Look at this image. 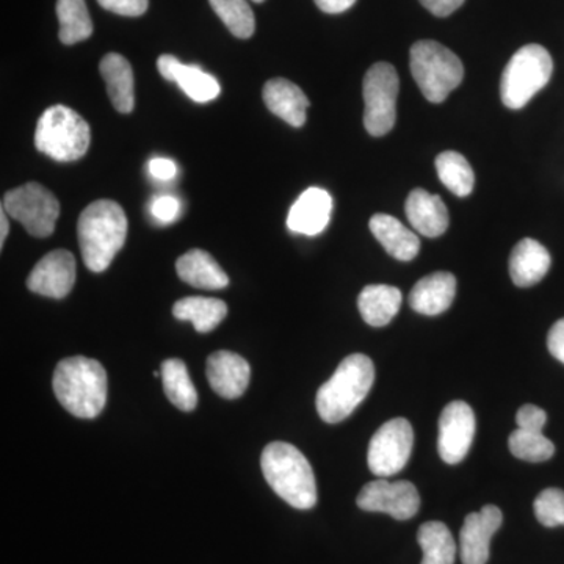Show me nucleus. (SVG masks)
<instances>
[{"label": "nucleus", "instance_id": "obj_29", "mask_svg": "<svg viewBox=\"0 0 564 564\" xmlns=\"http://www.w3.org/2000/svg\"><path fill=\"white\" fill-rule=\"evenodd\" d=\"M437 176L454 195L466 198L474 191L475 176L467 159L456 151H445L436 159Z\"/></svg>", "mask_w": 564, "mask_h": 564}, {"label": "nucleus", "instance_id": "obj_39", "mask_svg": "<svg viewBox=\"0 0 564 564\" xmlns=\"http://www.w3.org/2000/svg\"><path fill=\"white\" fill-rule=\"evenodd\" d=\"M150 173L155 177V180L170 181L176 176L177 169L173 161L159 158L152 159L150 162Z\"/></svg>", "mask_w": 564, "mask_h": 564}, {"label": "nucleus", "instance_id": "obj_5", "mask_svg": "<svg viewBox=\"0 0 564 564\" xmlns=\"http://www.w3.org/2000/svg\"><path fill=\"white\" fill-rule=\"evenodd\" d=\"M410 68L415 84L430 102L441 104L462 85V61L437 41L422 40L410 52Z\"/></svg>", "mask_w": 564, "mask_h": 564}, {"label": "nucleus", "instance_id": "obj_34", "mask_svg": "<svg viewBox=\"0 0 564 564\" xmlns=\"http://www.w3.org/2000/svg\"><path fill=\"white\" fill-rule=\"evenodd\" d=\"M516 422H518L519 429L543 433L545 422H547V414L540 406L524 404L516 414Z\"/></svg>", "mask_w": 564, "mask_h": 564}, {"label": "nucleus", "instance_id": "obj_6", "mask_svg": "<svg viewBox=\"0 0 564 564\" xmlns=\"http://www.w3.org/2000/svg\"><path fill=\"white\" fill-rule=\"evenodd\" d=\"M90 141V126L69 107H51L36 124V150L57 162L79 161L87 154Z\"/></svg>", "mask_w": 564, "mask_h": 564}, {"label": "nucleus", "instance_id": "obj_14", "mask_svg": "<svg viewBox=\"0 0 564 564\" xmlns=\"http://www.w3.org/2000/svg\"><path fill=\"white\" fill-rule=\"evenodd\" d=\"M503 522V514L496 505H485L478 513L467 514L459 533V552L463 564H486L489 544Z\"/></svg>", "mask_w": 564, "mask_h": 564}, {"label": "nucleus", "instance_id": "obj_12", "mask_svg": "<svg viewBox=\"0 0 564 564\" xmlns=\"http://www.w3.org/2000/svg\"><path fill=\"white\" fill-rule=\"evenodd\" d=\"M475 436V414L473 408L463 400H455L444 408L440 417L437 452L447 464H458L466 458L473 447Z\"/></svg>", "mask_w": 564, "mask_h": 564}, {"label": "nucleus", "instance_id": "obj_1", "mask_svg": "<svg viewBox=\"0 0 564 564\" xmlns=\"http://www.w3.org/2000/svg\"><path fill=\"white\" fill-rule=\"evenodd\" d=\"M77 236L87 269L95 273L106 272L128 237L124 210L110 199L91 203L80 214Z\"/></svg>", "mask_w": 564, "mask_h": 564}, {"label": "nucleus", "instance_id": "obj_3", "mask_svg": "<svg viewBox=\"0 0 564 564\" xmlns=\"http://www.w3.org/2000/svg\"><path fill=\"white\" fill-rule=\"evenodd\" d=\"M52 384L58 402L76 417H96L106 406L107 373L95 359L85 356L63 359Z\"/></svg>", "mask_w": 564, "mask_h": 564}, {"label": "nucleus", "instance_id": "obj_30", "mask_svg": "<svg viewBox=\"0 0 564 564\" xmlns=\"http://www.w3.org/2000/svg\"><path fill=\"white\" fill-rule=\"evenodd\" d=\"M57 17L61 21V41L63 44H76L90 39L93 22L85 0H58Z\"/></svg>", "mask_w": 564, "mask_h": 564}, {"label": "nucleus", "instance_id": "obj_41", "mask_svg": "<svg viewBox=\"0 0 564 564\" xmlns=\"http://www.w3.org/2000/svg\"><path fill=\"white\" fill-rule=\"evenodd\" d=\"M7 212L2 209V212H0V229H2V231H0V245H2L3 247V243H6V240H7V236H9V231H10V225H9V220H7Z\"/></svg>", "mask_w": 564, "mask_h": 564}, {"label": "nucleus", "instance_id": "obj_25", "mask_svg": "<svg viewBox=\"0 0 564 564\" xmlns=\"http://www.w3.org/2000/svg\"><path fill=\"white\" fill-rule=\"evenodd\" d=\"M99 70L106 80L107 93L115 109L120 113H131L135 107L131 63L120 54H107L99 65Z\"/></svg>", "mask_w": 564, "mask_h": 564}, {"label": "nucleus", "instance_id": "obj_7", "mask_svg": "<svg viewBox=\"0 0 564 564\" xmlns=\"http://www.w3.org/2000/svg\"><path fill=\"white\" fill-rule=\"evenodd\" d=\"M554 73L551 54L540 44L521 47L505 66L500 96L505 107L519 110L543 90Z\"/></svg>", "mask_w": 564, "mask_h": 564}, {"label": "nucleus", "instance_id": "obj_2", "mask_svg": "<svg viewBox=\"0 0 564 564\" xmlns=\"http://www.w3.org/2000/svg\"><path fill=\"white\" fill-rule=\"evenodd\" d=\"M261 467L267 484L284 502L296 510H311L317 503V484L306 456L288 443H272L263 448Z\"/></svg>", "mask_w": 564, "mask_h": 564}, {"label": "nucleus", "instance_id": "obj_22", "mask_svg": "<svg viewBox=\"0 0 564 564\" xmlns=\"http://www.w3.org/2000/svg\"><path fill=\"white\" fill-rule=\"evenodd\" d=\"M551 262V254L538 240H521L510 256L511 280L518 288H532L547 274Z\"/></svg>", "mask_w": 564, "mask_h": 564}, {"label": "nucleus", "instance_id": "obj_35", "mask_svg": "<svg viewBox=\"0 0 564 564\" xmlns=\"http://www.w3.org/2000/svg\"><path fill=\"white\" fill-rule=\"evenodd\" d=\"M102 9L121 17L137 18L147 13L148 0H98Z\"/></svg>", "mask_w": 564, "mask_h": 564}, {"label": "nucleus", "instance_id": "obj_24", "mask_svg": "<svg viewBox=\"0 0 564 564\" xmlns=\"http://www.w3.org/2000/svg\"><path fill=\"white\" fill-rule=\"evenodd\" d=\"M402 306V292L393 285L372 284L358 296L359 313L367 325L381 328L389 325Z\"/></svg>", "mask_w": 564, "mask_h": 564}, {"label": "nucleus", "instance_id": "obj_10", "mask_svg": "<svg viewBox=\"0 0 564 564\" xmlns=\"http://www.w3.org/2000/svg\"><path fill=\"white\" fill-rule=\"evenodd\" d=\"M413 443V426L406 419L397 417L386 422L370 441L367 455L369 469L381 478L399 474L410 462Z\"/></svg>", "mask_w": 564, "mask_h": 564}, {"label": "nucleus", "instance_id": "obj_4", "mask_svg": "<svg viewBox=\"0 0 564 564\" xmlns=\"http://www.w3.org/2000/svg\"><path fill=\"white\" fill-rule=\"evenodd\" d=\"M375 381V367L369 356L355 352L347 356L333 377L318 389V415L326 423L345 421L369 395Z\"/></svg>", "mask_w": 564, "mask_h": 564}, {"label": "nucleus", "instance_id": "obj_33", "mask_svg": "<svg viewBox=\"0 0 564 564\" xmlns=\"http://www.w3.org/2000/svg\"><path fill=\"white\" fill-rule=\"evenodd\" d=\"M533 510L540 524L549 529L564 525V491L558 488L544 489L534 500Z\"/></svg>", "mask_w": 564, "mask_h": 564}, {"label": "nucleus", "instance_id": "obj_40", "mask_svg": "<svg viewBox=\"0 0 564 564\" xmlns=\"http://www.w3.org/2000/svg\"><path fill=\"white\" fill-rule=\"evenodd\" d=\"M314 2L323 13L339 14L350 10L356 0H314Z\"/></svg>", "mask_w": 564, "mask_h": 564}, {"label": "nucleus", "instance_id": "obj_8", "mask_svg": "<svg viewBox=\"0 0 564 564\" xmlns=\"http://www.w3.org/2000/svg\"><path fill=\"white\" fill-rule=\"evenodd\" d=\"M399 74L391 63H375L364 77V126L372 137H383L392 131L397 120Z\"/></svg>", "mask_w": 564, "mask_h": 564}, {"label": "nucleus", "instance_id": "obj_16", "mask_svg": "<svg viewBox=\"0 0 564 564\" xmlns=\"http://www.w3.org/2000/svg\"><path fill=\"white\" fill-rule=\"evenodd\" d=\"M158 68L163 79L176 82L181 90L195 102H210L220 96L218 80L198 65H184L174 55L165 54L159 57Z\"/></svg>", "mask_w": 564, "mask_h": 564}, {"label": "nucleus", "instance_id": "obj_26", "mask_svg": "<svg viewBox=\"0 0 564 564\" xmlns=\"http://www.w3.org/2000/svg\"><path fill=\"white\" fill-rule=\"evenodd\" d=\"M173 315L177 321L192 322L198 333H210L225 321L228 306L221 300L188 296L174 304Z\"/></svg>", "mask_w": 564, "mask_h": 564}, {"label": "nucleus", "instance_id": "obj_23", "mask_svg": "<svg viewBox=\"0 0 564 564\" xmlns=\"http://www.w3.org/2000/svg\"><path fill=\"white\" fill-rule=\"evenodd\" d=\"M176 270L181 280L193 288L217 291L229 284L228 274L221 269L220 263L215 261L209 252L203 250L185 252L177 259Z\"/></svg>", "mask_w": 564, "mask_h": 564}, {"label": "nucleus", "instance_id": "obj_27", "mask_svg": "<svg viewBox=\"0 0 564 564\" xmlns=\"http://www.w3.org/2000/svg\"><path fill=\"white\" fill-rule=\"evenodd\" d=\"M163 391L177 410L191 413L198 404V393L188 375L187 366L181 359H166L162 364Z\"/></svg>", "mask_w": 564, "mask_h": 564}, {"label": "nucleus", "instance_id": "obj_17", "mask_svg": "<svg viewBox=\"0 0 564 564\" xmlns=\"http://www.w3.org/2000/svg\"><path fill=\"white\" fill-rule=\"evenodd\" d=\"M333 198L323 188H307L289 212L288 226L292 232L317 236L332 220Z\"/></svg>", "mask_w": 564, "mask_h": 564}, {"label": "nucleus", "instance_id": "obj_20", "mask_svg": "<svg viewBox=\"0 0 564 564\" xmlns=\"http://www.w3.org/2000/svg\"><path fill=\"white\" fill-rule=\"evenodd\" d=\"M456 278L448 272H437L422 278L410 293V306L415 313L440 315L454 303Z\"/></svg>", "mask_w": 564, "mask_h": 564}, {"label": "nucleus", "instance_id": "obj_38", "mask_svg": "<svg viewBox=\"0 0 564 564\" xmlns=\"http://www.w3.org/2000/svg\"><path fill=\"white\" fill-rule=\"evenodd\" d=\"M430 13L437 18L451 17L466 0H419Z\"/></svg>", "mask_w": 564, "mask_h": 564}, {"label": "nucleus", "instance_id": "obj_28", "mask_svg": "<svg viewBox=\"0 0 564 564\" xmlns=\"http://www.w3.org/2000/svg\"><path fill=\"white\" fill-rule=\"evenodd\" d=\"M419 545L422 547L421 564H454L456 543L448 527L443 522H425L419 529Z\"/></svg>", "mask_w": 564, "mask_h": 564}, {"label": "nucleus", "instance_id": "obj_36", "mask_svg": "<svg viewBox=\"0 0 564 564\" xmlns=\"http://www.w3.org/2000/svg\"><path fill=\"white\" fill-rule=\"evenodd\" d=\"M181 204L173 196H159L152 202L151 214L161 223H173L180 215Z\"/></svg>", "mask_w": 564, "mask_h": 564}, {"label": "nucleus", "instance_id": "obj_11", "mask_svg": "<svg viewBox=\"0 0 564 564\" xmlns=\"http://www.w3.org/2000/svg\"><path fill=\"white\" fill-rule=\"evenodd\" d=\"M356 503L364 511L386 513L397 521H408L417 514L421 496L411 481L380 478L364 486Z\"/></svg>", "mask_w": 564, "mask_h": 564}, {"label": "nucleus", "instance_id": "obj_21", "mask_svg": "<svg viewBox=\"0 0 564 564\" xmlns=\"http://www.w3.org/2000/svg\"><path fill=\"white\" fill-rule=\"evenodd\" d=\"M370 231L386 251L397 261L410 262L417 258L421 251V240L417 234L408 229L391 215L377 214L370 218Z\"/></svg>", "mask_w": 564, "mask_h": 564}, {"label": "nucleus", "instance_id": "obj_32", "mask_svg": "<svg viewBox=\"0 0 564 564\" xmlns=\"http://www.w3.org/2000/svg\"><path fill=\"white\" fill-rule=\"evenodd\" d=\"M508 447L516 458L529 463H544L555 454V445L543 433L522 429L510 434Z\"/></svg>", "mask_w": 564, "mask_h": 564}, {"label": "nucleus", "instance_id": "obj_15", "mask_svg": "<svg viewBox=\"0 0 564 564\" xmlns=\"http://www.w3.org/2000/svg\"><path fill=\"white\" fill-rule=\"evenodd\" d=\"M206 373L212 389L226 400L239 399L250 384V364L232 351L212 352Z\"/></svg>", "mask_w": 564, "mask_h": 564}, {"label": "nucleus", "instance_id": "obj_13", "mask_svg": "<svg viewBox=\"0 0 564 564\" xmlns=\"http://www.w3.org/2000/svg\"><path fill=\"white\" fill-rule=\"evenodd\" d=\"M76 282V259L66 250L51 251L29 274L28 288L47 299L62 300Z\"/></svg>", "mask_w": 564, "mask_h": 564}, {"label": "nucleus", "instance_id": "obj_37", "mask_svg": "<svg viewBox=\"0 0 564 564\" xmlns=\"http://www.w3.org/2000/svg\"><path fill=\"white\" fill-rule=\"evenodd\" d=\"M547 348L555 359L564 364V318L556 322L549 332Z\"/></svg>", "mask_w": 564, "mask_h": 564}, {"label": "nucleus", "instance_id": "obj_18", "mask_svg": "<svg viewBox=\"0 0 564 564\" xmlns=\"http://www.w3.org/2000/svg\"><path fill=\"white\" fill-rule=\"evenodd\" d=\"M408 221L414 231L429 239L443 236L448 229V210L441 196L415 188L404 204Z\"/></svg>", "mask_w": 564, "mask_h": 564}, {"label": "nucleus", "instance_id": "obj_31", "mask_svg": "<svg viewBox=\"0 0 564 564\" xmlns=\"http://www.w3.org/2000/svg\"><path fill=\"white\" fill-rule=\"evenodd\" d=\"M209 2L234 36L240 40L252 36L256 31V20L248 0H209Z\"/></svg>", "mask_w": 564, "mask_h": 564}, {"label": "nucleus", "instance_id": "obj_19", "mask_svg": "<svg viewBox=\"0 0 564 564\" xmlns=\"http://www.w3.org/2000/svg\"><path fill=\"white\" fill-rule=\"evenodd\" d=\"M262 96L267 109L281 120L289 122L293 128H302L306 122L310 99L299 85L278 77V79L267 82Z\"/></svg>", "mask_w": 564, "mask_h": 564}, {"label": "nucleus", "instance_id": "obj_42", "mask_svg": "<svg viewBox=\"0 0 564 564\" xmlns=\"http://www.w3.org/2000/svg\"><path fill=\"white\" fill-rule=\"evenodd\" d=\"M252 2H256V3H262L263 0H252Z\"/></svg>", "mask_w": 564, "mask_h": 564}, {"label": "nucleus", "instance_id": "obj_9", "mask_svg": "<svg viewBox=\"0 0 564 564\" xmlns=\"http://www.w3.org/2000/svg\"><path fill=\"white\" fill-rule=\"evenodd\" d=\"M2 209L20 221L25 231L39 239L52 236L61 215V204L54 193L36 182H29L7 192Z\"/></svg>", "mask_w": 564, "mask_h": 564}]
</instances>
